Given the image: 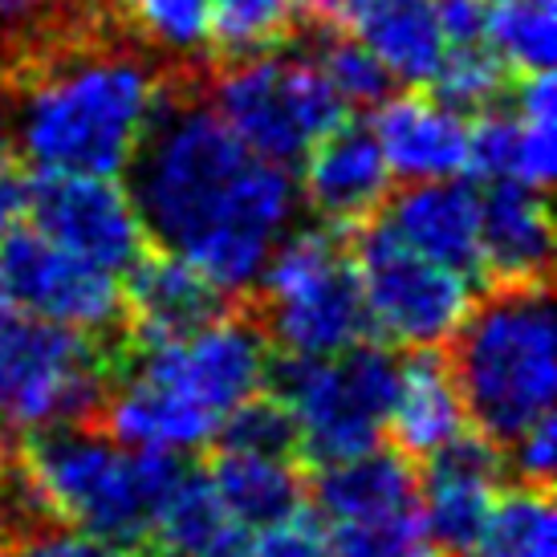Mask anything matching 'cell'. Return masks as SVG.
Instances as JSON below:
<instances>
[{
	"label": "cell",
	"instance_id": "7a4b0ae2",
	"mask_svg": "<svg viewBox=\"0 0 557 557\" xmlns=\"http://www.w3.org/2000/svg\"><path fill=\"white\" fill-rule=\"evenodd\" d=\"M168 82L151 49L114 41L94 25L0 74L9 139L37 171L123 175Z\"/></svg>",
	"mask_w": 557,
	"mask_h": 557
},
{
	"label": "cell",
	"instance_id": "ac0fdd59",
	"mask_svg": "<svg viewBox=\"0 0 557 557\" xmlns=\"http://www.w3.org/2000/svg\"><path fill=\"white\" fill-rule=\"evenodd\" d=\"M379 220L399 236L407 248L423 252L428 261L444 264L468 281H484L480 269V203L476 187L460 175L451 180H423L383 203Z\"/></svg>",
	"mask_w": 557,
	"mask_h": 557
},
{
	"label": "cell",
	"instance_id": "5b68a950",
	"mask_svg": "<svg viewBox=\"0 0 557 557\" xmlns=\"http://www.w3.org/2000/svg\"><path fill=\"white\" fill-rule=\"evenodd\" d=\"M269 383L297 428V451L313 465L350 460L383 444L399 362L383 342H355L338 355H285L269 367Z\"/></svg>",
	"mask_w": 557,
	"mask_h": 557
},
{
	"label": "cell",
	"instance_id": "3957f363",
	"mask_svg": "<svg viewBox=\"0 0 557 557\" xmlns=\"http://www.w3.org/2000/svg\"><path fill=\"white\" fill-rule=\"evenodd\" d=\"M451 379L468 423L496 448L554 416L557 350L549 281L493 285L451 334Z\"/></svg>",
	"mask_w": 557,
	"mask_h": 557
},
{
	"label": "cell",
	"instance_id": "f1b7e54d",
	"mask_svg": "<svg viewBox=\"0 0 557 557\" xmlns=\"http://www.w3.org/2000/svg\"><path fill=\"white\" fill-rule=\"evenodd\" d=\"M306 25V0H212V41L224 58L289 46Z\"/></svg>",
	"mask_w": 557,
	"mask_h": 557
},
{
	"label": "cell",
	"instance_id": "4fadbf2b",
	"mask_svg": "<svg viewBox=\"0 0 557 557\" xmlns=\"http://www.w3.org/2000/svg\"><path fill=\"white\" fill-rule=\"evenodd\" d=\"M512 110H480L468 123V168L480 184L517 180L529 187H549L557 168V94L554 74H521L512 82Z\"/></svg>",
	"mask_w": 557,
	"mask_h": 557
},
{
	"label": "cell",
	"instance_id": "f546056e",
	"mask_svg": "<svg viewBox=\"0 0 557 557\" xmlns=\"http://www.w3.org/2000/svg\"><path fill=\"white\" fill-rule=\"evenodd\" d=\"M435 98L448 102L451 110H488L500 107L505 94L512 90V70L484 41H460L448 46L432 74Z\"/></svg>",
	"mask_w": 557,
	"mask_h": 557
},
{
	"label": "cell",
	"instance_id": "d6a6232c",
	"mask_svg": "<svg viewBox=\"0 0 557 557\" xmlns=\"http://www.w3.org/2000/svg\"><path fill=\"white\" fill-rule=\"evenodd\" d=\"M220 448L240 451H269V456H297V428L289 407L273 391H257L245 403H236L220 419Z\"/></svg>",
	"mask_w": 557,
	"mask_h": 557
},
{
	"label": "cell",
	"instance_id": "f35d334b",
	"mask_svg": "<svg viewBox=\"0 0 557 557\" xmlns=\"http://www.w3.org/2000/svg\"><path fill=\"white\" fill-rule=\"evenodd\" d=\"M0 557H9V549H0Z\"/></svg>",
	"mask_w": 557,
	"mask_h": 557
},
{
	"label": "cell",
	"instance_id": "484cf974",
	"mask_svg": "<svg viewBox=\"0 0 557 557\" xmlns=\"http://www.w3.org/2000/svg\"><path fill=\"white\" fill-rule=\"evenodd\" d=\"M90 0H0V74L94 29Z\"/></svg>",
	"mask_w": 557,
	"mask_h": 557
},
{
	"label": "cell",
	"instance_id": "e575fe53",
	"mask_svg": "<svg viewBox=\"0 0 557 557\" xmlns=\"http://www.w3.org/2000/svg\"><path fill=\"white\" fill-rule=\"evenodd\" d=\"M500 451H509L505 456V468L517 472L521 484H545L549 488V480H554V460H557V423L554 416L537 419L533 428L509 440Z\"/></svg>",
	"mask_w": 557,
	"mask_h": 557
},
{
	"label": "cell",
	"instance_id": "74e56055",
	"mask_svg": "<svg viewBox=\"0 0 557 557\" xmlns=\"http://www.w3.org/2000/svg\"><path fill=\"white\" fill-rule=\"evenodd\" d=\"M156 557H175V554H168V549H159V554Z\"/></svg>",
	"mask_w": 557,
	"mask_h": 557
},
{
	"label": "cell",
	"instance_id": "83f0119b",
	"mask_svg": "<svg viewBox=\"0 0 557 557\" xmlns=\"http://www.w3.org/2000/svg\"><path fill=\"white\" fill-rule=\"evenodd\" d=\"M484 46L512 74L554 70L557 58V0H488Z\"/></svg>",
	"mask_w": 557,
	"mask_h": 557
},
{
	"label": "cell",
	"instance_id": "9c48e42d",
	"mask_svg": "<svg viewBox=\"0 0 557 557\" xmlns=\"http://www.w3.org/2000/svg\"><path fill=\"white\" fill-rule=\"evenodd\" d=\"M350 233L367 330L383 346H444L472 310V281L407 248L379 216Z\"/></svg>",
	"mask_w": 557,
	"mask_h": 557
},
{
	"label": "cell",
	"instance_id": "277c9868",
	"mask_svg": "<svg viewBox=\"0 0 557 557\" xmlns=\"http://www.w3.org/2000/svg\"><path fill=\"white\" fill-rule=\"evenodd\" d=\"M16 468L49 521H65L123 549L151 542L159 509L184 476L171 451L126 448L94 423L33 432Z\"/></svg>",
	"mask_w": 557,
	"mask_h": 557
},
{
	"label": "cell",
	"instance_id": "1f68e13d",
	"mask_svg": "<svg viewBox=\"0 0 557 557\" xmlns=\"http://www.w3.org/2000/svg\"><path fill=\"white\" fill-rule=\"evenodd\" d=\"M330 529V557H440L419 505Z\"/></svg>",
	"mask_w": 557,
	"mask_h": 557
},
{
	"label": "cell",
	"instance_id": "52a82bcc",
	"mask_svg": "<svg viewBox=\"0 0 557 557\" xmlns=\"http://www.w3.org/2000/svg\"><path fill=\"white\" fill-rule=\"evenodd\" d=\"M252 289L264 334L285 355L325 358L371 334L350 245L330 224L281 236Z\"/></svg>",
	"mask_w": 557,
	"mask_h": 557
},
{
	"label": "cell",
	"instance_id": "d6986e66",
	"mask_svg": "<svg viewBox=\"0 0 557 557\" xmlns=\"http://www.w3.org/2000/svg\"><path fill=\"white\" fill-rule=\"evenodd\" d=\"M371 135L395 180H451L468 168V119L440 98L403 94L383 98L374 110Z\"/></svg>",
	"mask_w": 557,
	"mask_h": 557
},
{
	"label": "cell",
	"instance_id": "30bf717a",
	"mask_svg": "<svg viewBox=\"0 0 557 557\" xmlns=\"http://www.w3.org/2000/svg\"><path fill=\"white\" fill-rule=\"evenodd\" d=\"M0 297L29 318L126 350V306L114 273L53 245L37 228L0 236Z\"/></svg>",
	"mask_w": 557,
	"mask_h": 557
},
{
	"label": "cell",
	"instance_id": "ba28073f",
	"mask_svg": "<svg viewBox=\"0 0 557 557\" xmlns=\"http://www.w3.org/2000/svg\"><path fill=\"white\" fill-rule=\"evenodd\" d=\"M203 98L236 139L261 159L294 168L313 143L346 123V102L301 49H264L228 58L203 82Z\"/></svg>",
	"mask_w": 557,
	"mask_h": 557
},
{
	"label": "cell",
	"instance_id": "9a60e30c",
	"mask_svg": "<svg viewBox=\"0 0 557 557\" xmlns=\"http://www.w3.org/2000/svg\"><path fill=\"white\" fill-rule=\"evenodd\" d=\"M306 21L350 33L407 86H428L448 49L435 0H306Z\"/></svg>",
	"mask_w": 557,
	"mask_h": 557
},
{
	"label": "cell",
	"instance_id": "6da1fadb",
	"mask_svg": "<svg viewBox=\"0 0 557 557\" xmlns=\"http://www.w3.org/2000/svg\"><path fill=\"white\" fill-rule=\"evenodd\" d=\"M131 200L147 240L216 281L248 294L297 212L289 168L236 139L200 82L175 78L131 156Z\"/></svg>",
	"mask_w": 557,
	"mask_h": 557
},
{
	"label": "cell",
	"instance_id": "cb8c5ba5",
	"mask_svg": "<svg viewBox=\"0 0 557 557\" xmlns=\"http://www.w3.org/2000/svg\"><path fill=\"white\" fill-rule=\"evenodd\" d=\"M151 542L175 557H248L252 529H245L220 505L203 472H187L175 480L163 509L156 517Z\"/></svg>",
	"mask_w": 557,
	"mask_h": 557
},
{
	"label": "cell",
	"instance_id": "2e32d148",
	"mask_svg": "<svg viewBox=\"0 0 557 557\" xmlns=\"http://www.w3.org/2000/svg\"><path fill=\"white\" fill-rule=\"evenodd\" d=\"M301 163H306V175H301L306 200L338 233H350L374 220L391 200L395 175L374 143L371 126L346 119L313 143Z\"/></svg>",
	"mask_w": 557,
	"mask_h": 557
},
{
	"label": "cell",
	"instance_id": "d590c367",
	"mask_svg": "<svg viewBox=\"0 0 557 557\" xmlns=\"http://www.w3.org/2000/svg\"><path fill=\"white\" fill-rule=\"evenodd\" d=\"M13 557H131V549L82 533V529L37 525L13 545Z\"/></svg>",
	"mask_w": 557,
	"mask_h": 557
},
{
	"label": "cell",
	"instance_id": "e0dca14e",
	"mask_svg": "<svg viewBox=\"0 0 557 557\" xmlns=\"http://www.w3.org/2000/svg\"><path fill=\"white\" fill-rule=\"evenodd\" d=\"M123 306L131 346H159V342L187 338L224 310H233L228 294L216 281H208L196 264L168 252V248L143 252L139 261L126 269Z\"/></svg>",
	"mask_w": 557,
	"mask_h": 557
},
{
	"label": "cell",
	"instance_id": "44dd1931",
	"mask_svg": "<svg viewBox=\"0 0 557 557\" xmlns=\"http://www.w3.org/2000/svg\"><path fill=\"white\" fill-rule=\"evenodd\" d=\"M468 428L472 423L448 358L435 346L416 350L399 367V387L391 399L387 435L395 440V451H403L407 460H428L440 448H448L451 440H460Z\"/></svg>",
	"mask_w": 557,
	"mask_h": 557
},
{
	"label": "cell",
	"instance_id": "836d02e7",
	"mask_svg": "<svg viewBox=\"0 0 557 557\" xmlns=\"http://www.w3.org/2000/svg\"><path fill=\"white\" fill-rule=\"evenodd\" d=\"M248 557H330V529L318 512L297 509L264 525L261 537H252Z\"/></svg>",
	"mask_w": 557,
	"mask_h": 557
},
{
	"label": "cell",
	"instance_id": "8992f818",
	"mask_svg": "<svg viewBox=\"0 0 557 557\" xmlns=\"http://www.w3.org/2000/svg\"><path fill=\"white\" fill-rule=\"evenodd\" d=\"M123 355L0 297V419L25 435L98 423Z\"/></svg>",
	"mask_w": 557,
	"mask_h": 557
},
{
	"label": "cell",
	"instance_id": "8d00e7d4",
	"mask_svg": "<svg viewBox=\"0 0 557 557\" xmlns=\"http://www.w3.org/2000/svg\"><path fill=\"white\" fill-rule=\"evenodd\" d=\"M13 456H9V440H4V432H0V493H4V484H9V476H13Z\"/></svg>",
	"mask_w": 557,
	"mask_h": 557
},
{
	"label": "cell",
	"instance_id": "5bb4252c",
	"mask_svg": "<svg viewBox=\"0 0 557 557\" xmlns=\"http://www.w3.org/2000/svg\"><path fill=\"white\" fill-rule=\"evenodd\" d=\"M419 517L432 533L440 557H472L484 517L493 509L505 476V456L493 440L468 428L460 440L423 460Z\"/></svg>",
	"mask_w": 557,
	"mask_h": 557
},
{
	"label": "cell",
	"instance_id": "ffe728a7",
	"mask_svg": "<svg viewBox=\"0 0 557 557\" xmlns=\"http://www.w3.org/2000/svg\"><path fill=\"white\" fill-rule=\"evenodd\" d=\"M480 203V269L488 285L549 281L554 224L542 187L493 180L476 191Z\"/></svg>",
	"mask_w": 557,
	"mask_h": 557
},
{
	"label": "cell",
	"instance_id": "4dcf8cb0",
	"mask_svg": "<svg viewBox=\"0 0 557 557\" xmlns=\"http://www.w3.org/2000/svg\"><path fill=\"white\" fill-rule=\"evenodd\" d=\"M126 25L151 49L196 58L212 41V0H123Z\"/></svg>",
	"mask_w": 557,
	"mask_h": 557
},
{
	"label": "cell",
	"instance_id": "d4e9b609",
	"mask_svg": "<svg viewBox=\"0 0 557 557\" xmlns=\"http://www.w3.org/2000/svg\"><path fill=\"white\" fill-rule=\"evenodd\" d=\"M472 557H557V512L545 484L496 493Z\"/></svg>",
	"mask_w": 557,
	"mask_h": 557
},
{
	"label": "cell",
	"instance_id": "7c38bea8",
	"mask_svg": "<svg viewBox=\"0 0 557 557\" xmlns=\"http://www.w3.org/2000/svg\"><path fill=\"white\" fill-rule=\"evenodd\" d=\"M25 216L53 245H62L65 252L107 269L114 277H123L147 252L139 208L126 187L114 184V175L37 171L29 175Z\"/></svg>",
	"mask_w": 557,
	"mask_h": 557
},
{
	"label": "cell",
	"instance_id": "603a6c76",
	"mask_svg": "<svg viewBox=\"0 0 557 557\" xmlns=\"http://www.w3.org/2000/svg\"><path fill=\"white\" fill-rule=\"evenodd\" d=\"M203 476L220 496V505L245 529L273 525L301 509V500H306V476L294 465V456L220 448Z\"/></svg>",
	"mask_w": 557,
	"mask_h": 557
},
{
	"label": "cell",
	"instance_id": "4316f807",
	"mask_svg": "<svg viewBox=\"0 0 557 557\" xmlns=\"http://www.w3.org/2000/svg\"><path fill=\"white\" fill-rule=\"evenodd\" d=\"M297 41H301V53L322 70V78L346 102V110L379 107L383 98H391L395 78L383 70V62L374 58L371 49L358 46L350 33L322 25V21H306L297 29Z\"/></svg>",
	"mask_w": 557,
	"mask_h": 557
},
{
	"label": "cell",
	"instance_id": "8fae6325",
	"mask_svg": "<svg viewBox=\"0 0 557 557\" xmlns=\"http://www.w3.org/2000/svg\"><path fill=\"white\" fill-rule=\"evenodd\" d=\"M131 367L168 383L175 395L203 407L212 419H224L236 403L269 387V334L252 310H224L196 334L159 346H126Z\"/></svg>",
	"mask_w": 557,
	"mask_h": 557
},
{
	"label": "cell",
	"instance_id": "7402d4cb",
	"mask_svg": "<svg viewBox=\"0 0 557 557\" xmlns=\"http://www.w3.org/2000/svg\"><path fill=\"white\" fill-rule=\"evenodd\" d=\"M419 476L411 472V460L403 451L371 448L350 460H334L322 465L313 480V500H318V517L330 525H350V521H367V517H383V512L419 505Z\"/></svg>",
	"mask_w": 557,
	"mask_h": 557
}]
</instances>
